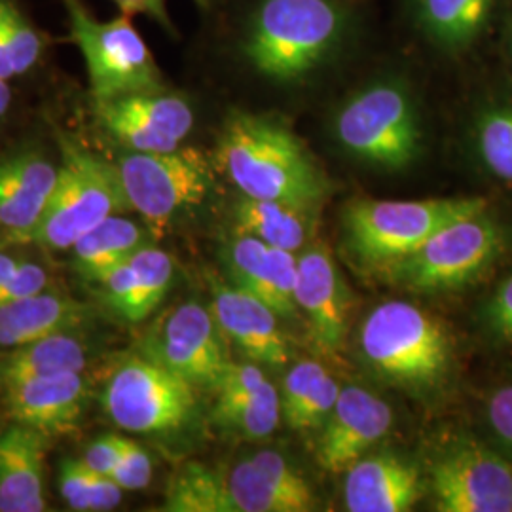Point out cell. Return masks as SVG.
Instances as JSON below:
<instances>
[{
	"mask_svg": "<svg viewBox=\"0 0 512 512\" xmlns=\"http://www.w3.org/2000/svg\"><path fill=\"white\" fill-rule=\"evenodd\" d=\"M215 167L255 200L319 207L330 184L308 147L279 120L232 112L220 129Z\"/></svg>",
	"mask_w": 512,
	"mask_h": 512,
	"instance_id": "1",
	"label": "cell"
},
{
	"mask_svg": "<svg viewBox=\"0 0 512 512\" xmlns=\"http://www.w3.org/2000/svg\"><path fill=\"white\" fill-rule=\"evenodd\" d=\"M349 21L336 0H262L245 27L241 52L264 78L293 84L342 50Z\"/></svg>",
	"mask_w": 512,
	"mask_h": 512,
	"instance_id": "2",
	"label": "cell"
},
{
	"mask_svg": "<svg viewBox=\"0 0 512 512\" xmlns=\"http://www.w3.org/2000/svg\"><path fill=\"white\" fill-rule=\"evenodd\" d=\"M359 353L385 382L408 391L442 384L454 368V342L446 325L406 300L376 306L359 329Z\"/></svg>",
	"mask_w": 512,
	"mask_h": 512,
	"instance_id": "3",
	"label": "cell"
},
{
	"mask_svg": "<svg viewBox=\"0 0 512 512\" xmlns=\"http://www.w3.org/2000/svg\"><path fill=\"white\" fill-rule=\"evenodd\" d=\"M340 148L361 164L401 171L423 150L420 107L403 78L384 76L349 93L332 118Z\"/></svg>",
	"mask_w": 512,
	"mask_h": 512,
	"instance_id": "4",
	"label": "cell"
},
{
	"mask_svg": "<svg viewBox=\"0 0 512 512\" xmlns=\"http://www.w3.org/2000/svg\"><path fill=\"white\" fill-rule=\"evenodd\" d=\"M509 247V228L484 209L448 224L412 255L376 270L393 285L410 291L448 293L465 289L488 274Z\"/></svg>",
	"mask_w": 512,
	"mask_h": 512,
	"instance_id": "5",
	"label": "cell"
},
{
	"mask_svg": "<svg viewBox=\"0 0 512 512\" xmlns=\"http://www.w3.org/2000/svg\"><path fill=\"white\" fill-rule=\"evenodd\" d=\"M131 211L116 164L63 141L57 181L37 226L21 239L48 251H67L112 215Z\"/></svg>",
	"mask_w": 512,
	"mask_h": 512,
	"instance_id": "6",
	"label": "cell"
},
{
	"mask_svg": "<svg viewBox=\"0 0 512 512\" xmlns=\"http://www.w3.org/2000/svg\"><path fill=\"white\" fill-rule=\"evenodd\" d=\"M484 209V198L355 200L344 211L346 243L363 264L378 268L412 255L448 224Z\"/></svg>",
	"mask_w": 512,
	"mask_h": 512,
	"instance_id": "7",
	"label": "cell"
},
{
	"mask_svg": "<svg viewBox=\"0 0 512 512\" xmlns=\"http://www.w3.org/2000/svg\"><path fill=\"white\" fill-rule=\"evenodd\" d=\"M63 6L95 101L164 90L156 59L128 16L99 21L82 0H63Z\"/></svg>",
	"mask_w": 512,
	"mask_h": 512,
	"instance_id": "8",
	"label": "cell"
},
{
	"mask_svg": "<svg viewBox=\"0 0 512 512\" xmlns=\"http://www.w3.org/2000/svg\"><path fill=\"white\" fill-rule=\"evenodd\" d=\"M101 401L116 427L135 435H165L192 418L196 387L147 355H135L112 370Z\"/></svg>",
	"mask_w": 512,
	"mask_h": 512,
	"instance_id": "9",
	"label": "cell"
},
{
	"mask_svg": "<svg viewBox=\"0 0 512 512\" xmlns=\"http://www.w3.org/2000/svg\"><path fill=\"white\" fill-rule=\"evenodd\" d=\"M116 167L129 207L152 224L198 207L215 184V162L198 148L129 152Z\"/></svg>",
	"mask_w": 512,
	"mask_h": 512,
	"instance_id": "10",
	"label": "cell"
},
{
	"mask_svg": "<svg viewBox=\"0 0 512 512\" xmlns=\"http://www.w3.org/2000/svg\"><path fill=\"white\" fill-rule=\"evenodd\" d=\"M429 490L440 512H512V461L497 446L461 433L431 461Z\"/></svg>",
	"mask_w": 512,
	"mask_h": 512,
	"instance_id": "11",
	"label": "cell"
},
{
	"mask_svg": "<svg viewBox=\"0 0 512 512\" xmlns=\"http://www.w3.org/2000/svg\"><path fill=\"white\" fill-rule=\"evenodd\" d=\"M213 311L190 300L165 313L148 334L145 355L194 387H213L230 359Z\"/></svg>",
	"mask_w": 512,
	"mask_h": 512,
	"instance_id": "12",
	"label": "cell"
},
{
	"mask_svg": "<svg viewBox=\"0 0 512 512\" xmlns=\"http://www.w3.org/2000/svg\"><path fill=\"white\" fill-rule=\"evenodd\" d=\"M95 107L101 126L129 152L175 150L194 128L190 103L164 90L95 101Z\"/></svg>",
	"mask_w": 512,
	"mask_h": 512,
	"instance_id": "13",
	"label": "cell"
},
{
	"mask_svg": "<svg viewBox=\"0 0 512 512\" xmlns=\"http://www.w3.org/2000/svg\"><path fill=\"white\" fill-rule=\"evenodd\" d=\"M393 410L382 397L359 385L340 391L329 420L321 427L315 459L330 475L346 473L353 463L391 431Z\"/></svg>",
	"mask_w": 512,
	"mask_h": 512,
	"instance_id": "14",
	"label": "cell"
},
{
	"mask_svg": "<svg viewBox=\"0 0 512 512\" xmlns=\"http://www.w3.org/2000/svg\"><path fill=\"white\" fill-rule=\"evenodd\" d=\"M232 512H306L315 509L310 482L275 450H260L224 467Z\"/></svg>",
	"mask_w": 512,
	"mask_h": 512,
	"instance_id": "15",
	"label": "cell"
},
{
	"mask_svg": "<svg viewBox=\"0 0 512 512\" xmlns=\"http://www.w3.org/2000/svg\"><path fill=\"white\" fill-rule=\"evenodd\" d=\"M296 304L304 311L313 344L325 353H338L348 332L349 291L325 245H313L298 255Z\"/></svg>",
	"mask_w": 512,
	"mask_h": 512,
	"instance_id": "16",
	"label": "cell"
},
{
	"mask_svg": "<svg viewBox=\"0 0 512 512\" xmlns=\"http://www.w3.org/2000/svg\"><path fill=\"white\" fill-rule=\"evenodd\" d=\"M211 311L220 332L249 361L258 365L285 366L291 351L279 315L268 304L234 283H213Z\"/></svg>",
	"mask_w": 512,
	"mask_h": 512,
	"instance_id": "17",
	"label": "cell"
},
{
	"mask_svg": "<svg viewBox=\"0 0 512 512\" xmlns=\"http://www.w3.org/2000/svg\"><path fill=\"white\" fill-rule=\"evenodd\" d=\"M6 414L44 435L74 431L88 401V382L82 372H65L0 387Z\"/></svg>",
	"mask_w": 512,
	"mask_h": 512,
	"instance_id": "18",
	"label": "cell"
},
{
	"mask_svg": "<svg viewBox=\"0 0 512 512\" xmlns=\"http://www.w3.org/2000/svg\"><path fill=\"white\" fill-rule=\"evenodd\" d=\"M228 270L234 285L260 298L279 317L291 319L298 315L294 294L298 274L296 253L238 234L228 245Z\"/></svg>",
	"mask_w": 512,
	"mask_h": 512,
	"instance_id": "19",
	"label": "cell"
},
{
	"mask_svg": "<svg viewBox=\"0 0 512 512\" xmlns=\"http://www.w3.org/2000/svg\"><path fill=\"white\" fill-rule=\"evenodd\" d=\"M421 495L420 467L399 454L363 456L346 471L344 503L351 512H406Z\"/></svg>",
	"mask_w": 512,
	"mask_h": 512,
	"instance_id": "20",
	"label": "cell"
},
{
	"mask_svg": "<svg viewBox=\"0 0 512 512\" xmlns=\"http://www.w3.org/2000/svg\"><path fill=\"white\" fill-rule=\"evenodd\" d=\"M175 277L173 258L145 245L114 268L101 283L103 300L120 319L143 323L162 304Z\"/></svg>",
	"mask_w": 512,
	"mask_h": 512,
	"instance_id": "21",
	"label": "cell"
},
{
	"mask_svg": "<svg viewBox=\"0 0 512 512\" xmlns=\"http://www.w3.org/2000/svg\"><path fill=\"white\" fill-rule=\"evenodd\" d=\"M57 167L38 152L0 160V228L21 241L42 217L54 192Z\"/></svg>",
	"mask_w": 512,
	"mask_h": 512,
	"instance_id": "22",
	"label": "cell"
},
{
	"mask_svg": "<svg viewBox=\"0 0 512 512\" xmlns=\"http://www.w3.org/2000/svg\"><path fill=\"white\" fill-rule=\"evenodd\" d=\"M46 440L48 435L16 421L0 431V512L46 509Z\"/></svg>",
	"mask_w": 512,
	"mask_h": 512,
	"instance_id": "23",
	"label": "cell"
},
{
	"mask_svg": "<svg viewBox=\"0 0 512 512\" xmlns=\"http://www.w3.org/2000/svg\"><path fill=\"white\" fill-rule=\"evenodd\" d=\"M90 319V306L69 294L42 293L0 306V351L42 338L78 332Z\"/></svg>",
	"mask_w": 512,
	"mask_h": 512,
	"instance_id": "24",
	"label": "cell"
},
{
	"mask_svg": "<svg viewBox=\"0 0 512 512\" xmlns=\"http://www.w3.org/2000/svg\"><path fill=\"white\" fill-rule=\"evenodd\" d=\"M421 35L444 54L469 50L486 31L495 0H410Z\"/></svg>",
	"mask_w": 512,
	"mask_h": 512,
	"instance_id": "25",
	"label": "cell"
},
{
	"mask_svg": "<svg viewBox=\"0 0 512 512\" xmlns=\"http://www.w3.org/2000/svg\"><path fill=\"white\" fill-rule=\"evenodd\" d=\"M342 387L317 361H300L283 378L281 410L283 420L296 433L319 431L329 420Z\"/></svg>",
	"mask_w": 512,
	"mask_h": 512,
	"instance_id": "26",
	"label": "cell"
},
{
	"mask_svg": "<svg viewBox=\"0 0 512 512\" xmlns=\"http://www.w3.org/2000/svg\"><path fill=\"white\" fill-rule=\"evenodd\" d=\"M317 207L255 200L241 196L234 219L238 234H247L270 247L298 253L315 230Z\"/></svg>",
	"mask_w": 512,
	"mask_h": 512,
	"instance_id": "27",
	"label": "cell"
},
{
	"mask_svg": "<svg viewBox=\"0 0 512 512\" xmlns=\"http://www.w3.org/2000/svg\"><path fill=\"white\" fill-rule=\"evenodd\" d=\"M88 349L76 332H61L0 353V387L65 372H82Z\"/></svg>",
	"mask_w": 512,
	"mask_h": 512,
	"instance_id": "28",
	"label": "cell"
},
{
	"mask_svg": "<svg viewBox=\"0 0 512 512\" xmlns=\"http://www.w3.org/2000/svg\"><path fill=\"white\" fill-rule=\"evenodd\" d=\"M141 247H145V230L124 215H112L71 247L74 270L99 285Z\"/></svg>",
	"mask_w": 512,
	"mask_h": 512,
	"instance_id": "29",
	"label": "cell"
},
{
	"mask_svg": "<svg viewBox=\"0 0 512 512\" xmlns=\"http://www.w3.org/2000/svg\"><path fill=\"white\" fill-rule=\"evenodd\" d=\"M213 420L222 429L245 440H264L272 437L283 420L281 395L272 382L255 391L217 395Z\"/></svg>",
	"mask_w": 512,
	"mask_h": 512,
	"instance_id": "30",
	"label": "cell"
},
{
	"mask_svg": "<svg viewBox=\"0 0 512 512\" xmlns=\"http://www.w3.org/2000/svg\"><path fill=\"white\" fill-rule=\"evenodd\" d=\"M471 145L480 167L512 188V99H497L476 112Z\"/></svg>",
	"mask_w": 512,
	"mask_h": 512,
	"instance_id": "31",
	"label": "cell"
},
{
	"mask_svg": "<svg viewBox=\"0 0 512 512\" xmlns=\"http://www.w3.org/2000/svg\"><path fill=\"white\" fill-rule=\"evenodd\" d=\"M164 511L232 512L224 467L188 463L171 478L165 492Z\"/></svg>",
	"mask_w": 512,
	"mask_h": 512,
	"instance_id": "32",
	"label": "cell"
},
{
	"mask_svg": "<svg viewBox=\"0 0 512 512\" xmlns=\"http://www.w3.org/2000/svg\"><path fill=\"white\" fill-rule=\"evenodd\" d=\"M0 33L16 76L29 73L42 54V38L12 0H0Z\"/></svg>",
	"mask_w": 512,
	"mask_h": 512,
	"instance_id": "33",
	"label": "cell"
},
{
	"mask_svg": "<svg viewBox=\"0 0 512 512\" xmlns=\"http://www.w3.org/2000/svg\"><path fill=\"white\" fill-rule=\"evenodd\" d=\"M480 323L495 344L512 348V272L497 283L482 304Z\"/></svg>",
	"mask_w": 512,
	"mask_h": 512,
	"instance_id": "34",
	"label": "cell"
},
{
	"mask_svg": "<svg viewBox=\"0 0 512 512\" xmlns=\"http://www.w3.org/2000/svg\"><path fill=\"white\" fill-rule=\"evenodd\" d=\"M484 420L497 448L512 461V382L495 387L486 397Z\"/></svg>",
	"mask_w": 512,
	"mask_h": 512,
	"instance_id": "35",
	"label": "cell"
},
{
	"mask_svg": "<svg viewBox=\"0 0 512 512\" xmlns=\"http://www.w3.org/2000/svg\"><path fill=\"white\" fill-rule=\"evenodd\" d=\"M95 471L82 459H67L59 471V492L74 511H92Z\"/></svg>",
	"mask_w": 512,
	"mask_h": 512,
	"instance_id": "36",
	"label": "cell"
},
{
	"mask_svg": "<svg viewBox=\"0 0 512 512\" xmlns=\"http://www.w3.org/2000/svg\"><path fill=\"white\" fill-rule=\"evenodd\" d=\"M110 478L124 490L135 492L147 488L152 480V459L145 448L135 444L133 440H126V448L120 461L116 463Z\"/></svg>",
	"mask_w": 512,
	"mask_h": 512,
	"instance_id": "37",
	"label": "cell"
},
{
	"mask_svg": "<svg viewBox=\"0 0 512 512\" xmlns=\"http://www.w3.org/2000/svg\"><path fill=\"white\" fill-rule=\"evenodd\" d=\"M48 287V274L35 262H19L18 270L10 275L6 285L0 289V306L42 293Z\"/></svg>",
	"mask_w": 512,
	"mask_h": 512,
	"instance_id": "38",
	"label": "cell"
},
{
	"mask_svg": "<svg viewBox=\"0 0 512 512\" xmlns=\"http://www.w3.org/2000/svg\"><path fill=\"white\" fill-rule=\"evenodd\" d=\"M126 440L120 435H103L99 439L93 440L92 444L86 448L82 461L99 475H112L116 463L122 458Z\"/></svg>",
	"mask_w": 512,
	"mask_h": 512,
	"instance_id": "39",
	"label": "cell"
},
{
	"mask_svg": "<svg viewBox=\"0 0 512 512\" xmlns=\"http://www.w3.org/2000/svg\"><path fill=\"white\" fill-rule=\"evenodd\" d=\"M122 16H147L156 21L160 27H164L167 33H175V25L167 10V0H112Z\"/></svg>",
	"mask_w": 512,
	"mask_h": 512,
	"instance_id": "40",
	"label": "cell"
},
{
	"mask_svg": "<svg viewBox=\"0 0 512 512\" xmlns=\"http://www.w3.org/2000/svg\"><path fill=\"white\" fill-rule=\"evenodd\" d=\"M19 260L16 256L6 255L0 251V289L6 285L10 275L18 270Z\"/></svg>",
	"mask_w": 512,
	"mask_h": 512,
	"instance_id": "41",
	"label": "cell"
},
{
	"mask_svg": "<svg viewBox=\"0 0 512 512\" xmlns=\"http://www.w3.org/2000/svg\"><path fill=\"white\" fill-rule=\"evenodd\" d=\"M14 76H16V73H14L12 61H10V55H8V48H6V42H4L2 33H0V78L10 80Z\"/></svg>",
	"mask_w": 512,
	"mask_h": 512,
	"instance_id": "42",
	"label": "cell"
},
{
	"mask_svg": "<svg viewBox=\"0 0 512 512\" xmlns=\"http://www.w3.org/2000/svg\"><path fill=\"white\" fill-rule=\"evenodd\" d=\"M10 99H12V92H10L8 80L0 78V118L6 114V110L10 107Z\"/></svg>",
	"mask_w": 512,
	"mask_h": 512,
	"instance_id": "43",
	"label": "cell"
},
{
	"mask_svg": "<svg viewBox=\"0 0 512 512\" xmlns=\"http://www.w3.org/2000/svg\"><path fill=\"white\" fill-rule=\"evenodd\" d=\"M219 2H222V0H196V4H198L200 8H213V6H217Z\"/></svg>",
	"mask_w": 512,
	"mask_h": 512,
	"instance_id": "44",
	"label": "cell"
},
{
	"mask_svg": "<svg viewBox=\"0 0 512 512\" xmlns=\"http://www.w3.org/2000/svg\"><path fill=\"white\" fill-rule=\"evenodd\" d=\"M511 52H512V25H511Z\"/></svg>",
	"mask_w": 512,
	"mask_h": 512,
	"instance_id": "45",
	"label": "cell"
}]
</instances>
